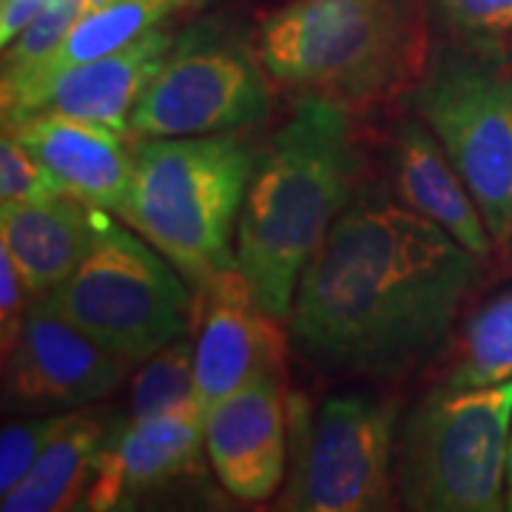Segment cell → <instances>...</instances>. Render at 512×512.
Returning <instances> with one entry per match:
<instances>
[{
  "label": "cell",
  "instance_id": "83f0119b",
  "mask_svg": "<svg viewBox=\"0 0 512 512\" xmlns=\"http://www.w3.org/2000/svg\"><path fill=\"white\" fill-rule=\"evenodd\" d=\"M507 484H510V493H507V507L512 510V447H510V476H507Z\"/></svg>",
  "mask_w": 512,
  "mask_h": 512
},
{
  "label": "cell",
  "instance_id": "ac0fdd59",
  "mask_svg": "<svg viewBox=\"0 0 512 512\" xmlns=\"http://www.w3.org/2000/svg\"><path fill=\"white\" fill-rule=\"evenodd\" d=\"M106 410H72V419L49 441L15 490L0 495L3 512L83 510L94 458L120 427Z\"/></svg>",
  "mask_w": 512,
  "mask_h": 512
},
{
  "label": "cell",
  "instance_id": "4316f807",
  "mask_svg": "<svg viewBox=\"0 0 512 512\" xmlns=\"http://www.w3.org/2000/svg\"><path fill=\"white\" fill-rule=\"evenodd\" d=\"M49 3L52 0H3V9H0V40H3V46H9L29 23H35Z\"/></svg>",
  "mask_w": 512,
  "mask_h": 512
},
{
  "label": "cell",
  "instance_id": "8992f818",
  "mask_svg": "<svg viewBox=\"0 0 512 512\" xmlns=\"http://www.w3.org/2000/svg\"><path fill=\"white\" fill-rule=\"evenodd\" d=\"M131 365L191 330L194 288L137 231L106 217L89 256L43 296Z\"/></svg>",
  "mask_w": 512,
  "mask_h": 512
},
{
  "label": "cell",
  "instance_id": "7402d4cb",
  "mask_svg": "<svg viewBox=\"0 0 512 512\" xmlns=\"http://www.w3.org/2000/svg\"><path fill=\"white\" fill-rule=\"evenodd\" d=\"M92 12L89 0H52L35 23H29L3 52V80L35 69L52 57L72 35V29Z\"/></svg>",
  "mask_w": 512,
  "mask_h": 512
},
{
  "label": "cell",
  "instance_id": "6da1fadb",
  "mask_svg": "<svg viewBox=\"0 0 512 512\" xmlns=\"http://www.w3.org/2000/svg\"><path fill=\"white\" fill-rule=\"evenodd\" d=\"M441 225L365 194L339 214L305 265L288 330L313 367L350 376H399L444 342L478 274Z\"/></svg>",
  "mask_w": 512,
  "mask_h": 512
},
{
  "label": "cell",
  "instance_id": "3957f363",
  "mask_svg": "<svg viewBox=\"0 0 512 512\" xmlns=\"http://www.w3.org/2000/svg\"><path fill=\"white\" fill-rule=\"evenodd\" d=\"M256 55L279 86L345 109L370 106L424 74L421 0H288L262 20Z\"/></svg>",
  "mask_w": 512,
  "mask_h": 512
},
{
  "label": "cell",
  "instance_id": "7c38bea8",
  "mask_svg": "<svg viewBox=\"0 0 512 512\" xmlns=\"http://www.w3.org/2000/svg\"><path fill=\"white\" fill-rule=\"evenodd\" d=\"M171 46V32L157 26L117 52L74 63L15 89H3V126L49 111L128 134L131 111L146 92L148 80L163 66Z\"/></svg>",
  "mask_w": 512,
  "mask_h": 512
},
{
  "label": "cell",
  "instance_id": "484cf974",
  "mask_svg": "<svg viewBox=\"0 0 512 512\" xmlns=\"http://www.w3.org/2000/svg\"><path fill=\"white\" fill-rule=\"evenodd\" d=\"M29 285L20 274L18 262L0 245V336H3V353L15 345L23 316L29 311Z\"/></svg>",
  "mask_w": 512,
  "mask_h": 512
},
{
  "label": "cell",
  "instance_id": "4fadbf2b",
  "mask_svg": "<svg viewBox=\"0 0 512 512\" xmlns=\"http://www.w3.org/2000/svg\"><path fill=\"white\" fill-rule=\"evenodd\" d=\"M205 413L185 404L148 419H123L94 458L83 510H117L128 498L194 470L205 447Z\"/></svg>",
  "mask_w": 512,
  "mask_h": 512
},
{
  "label": "cell",
  "instance_id": "7a4b0ae2",
  "mask_svg": "<svg viewBox=\"0 0 512 512\" xmlns=\"http://www.w3.org/2000/svg\"><path fill=\"white\" fill-rule=\"evenodd\" d=\"M350 109L305 94L262 154L237 225L239 271L256 302L288 322L299 276L350 205L362 154Z\"/></svg>",
  "mask_w": 512,
  "mask_h": 512
},
{
  "label": "cell",
  "instance_id": "30bf717a",
  "mask_svg": "<svg viewBox=\"0 0 512 512\" xmlns=\"http://www.w3.org/2000/svg\"><path fill=\"white\" fill-rule=\"evenodd\" d=\"M282 325L256 302L237 262L194 285L188 333L194 342V390L205 416L254 379H285Z\"/></svg>",
  "mask_w": 512,
  "mask_h": 512
},
{
  "label": "cell",
  "instance_id": "44dd1931",
  "mask_svg": "<svg viewBox=\"0 0 512 512\" xmlns=\"http://www.w3.org/2000/svg\"><path fill=\"white\" fill-rule=\"evenodd\" d=\"M185 404H197L194 390V342L174 339L151 353L131 382L128 419H148Z\"/></svg>",
  "mask_w": 512,
  "mask_h": 512
},
{
  "label": "cell",
  "instance_id": "ba28073f",
  "mask_svg": "<svg viewBox=\"0 0 512 512\" xmlns=\"http://www.w3.org/2000/svg\"><path fill=\"white\" fill-rule=\"evenodd\" d=\"M265 74L256 49L239 35L217 20L197 23L174 37L131 111L128 134L140 140L202 137L254 126L271 103Z\"/></svg>",
  "mask_w": 512,
  "mask_h": 512
},
{
  "label": "cell",
  "instance_id": "52a82bcc",
  "mask_svg": "<svg viewBox=\"0 0 512 512\" xmlns=\"http://www.w3.org/2000/svg\"><path fill=\"white\" fill-rule=\"evenodd\" d=\"M416 109L470 188L495 251L512 262V60L441 52L416 89Z\"/></svg>",
  "mask_w": 512,
  "mask_h": 512
},
{
  "label": "cell",
  "instance_id": "8fae6325",
  "mask_svg": "<svg viewBox=\"0 0 512 512\" xmlns=\"http://www.w3.org/2000/svg\"><path fill=\"white\" fill-rule=\"evenodd\" d=\"M3 362L6 393L40 410H72L97 402L123 382L131 367L128 359L77 328L43 296L32 299Z\"/></svg>",
  "mask_w": 512,
  "mask_h": 512
},
{
  "label": "cell",
  "instance_id": "9c48e42d",
  "mask_svg": "<svg viewBox=\"0 0 512 512\" xmlns=\"http://www.w3.org/2000/svg\"><path fill=\"white\" fill-rule=\"evenodd\" d=\"M396 402L330 396L316 413L296 481V504L311 512H373L393 501Z\"/></svg>",
  "mask_w": 512,
  "mask_h": 512
},
{
  "label": "cell",
  "instance_id": "9a60e30c",
  "mask_svg": "<svg viewBox=\"0 0 512 512\" xmlns=\"http://www.w3.org/2000/svg\"><path fill=\"white\" fill-rule=\"evenodd\" d=\"M3 131H12L66 194L103 211H120L134 174V154L123 146L126 134L49 111L23 117Z\"/></svg>",
  "mask_w": 512,
  "mask_h": 512
},
{
  "label": "cell",
  "instance_id": "5b68a950",
  "mask_svg": "<svg viewBox=\"0 0 512 512\" xmlns=\"http://www.w3.org/2000/svg\"><path fill=\"white\" fill-rule=\"evenodd\" d=\"M512 379L441 384L396 441V484L410 510L493 512L510 476Z\"/></svg>",
  "mask_w": 512,
  "mask_h": 512
},
{
  "label": "cell",
  "instance_id": "5bb4252c",
  "mask_svg": "<svg viewBox=\"0 0 512 512\" xmlns=\"http://www.w3.org/2000/svg\"><path fill=\"white\" fill-rule=\"evenodd\" d=\"M285 379L262 376L211 407L205 456L220 484L242 501H265L285 473Z\"/></svg>",
  "mask_w": 512,
  "mask_h": 512
},
{
  "label": "cell",
  "instance_id": "d4e9b609",
  "mask_svg": "<svg viewBox=\"0 0 512 512\" xmlns=\"http://www.w3.org/2000/svg\"><path fill=\"white\" fill-rule=\"evenodd\" d=\"M439 6L464 35L478 40L512 35V0H439Z\"/></svg>",
  "mask_w": 512,
  "mask_h": 512
},
{
  "label": "cell",
  "instance_id": "603a6c76",
  "mask_svg": "<svg viewBox=\"0 0 512 512\" xmlns=\"http://www.w3.org/2000/svg\"><path fill=\"white\" fill-rule=\"evenodd\" d=\"M72 419V410L66 413H43L37 419L18 421L3 427L0 436V495L15 490L23 476L32 470L40 453L49 447V441Z\"/></svg>",
  "mask_w": 512,
  "mask_h": 512
},
{
  "label": "cell",
  "instance_id": "d6986e66",
  "mask_svg": "<svg viewBox=\"0 0 512 512\" xmlns=\"http://www.w3.org/2000/svg\"><path fill=\"white\" fill-rule=\"evenodd\" d=\"M194 0H109L106 6L89 12L86 18L72 29V35L63 40V46L55 55L37 63L35 69L3 80V89H15L23 83L40 80L46 74H55L66 66L94 60L128 46L131 40L143 37L151 29L163 26L165 20L174 18L177 12L188 9Z\"/></svg>",
  "mask_w": 512,
  "mask_h": 512
},
{
  "label": "cell",
  "instance_id": "cb8c5ba5",
  "mask_svg": "<svg viewBox=\"0 0 512 512\" xmlns=\"http://www.w3.org/2000/svg\"><path fill=\"white\" fill-rule=\"evenodd\" d=\"M63 185L55 174L20 143L12 131L0 140V205L12 202H46L63 197Z\"/></svg>",
  "mask_w": 512,
  "mask_h": 512
},
{
  "label": "cell",
  "instance_id": "e0dca14e",
  "mask_svg": "<svg viewBox=\"0 0 512 512\" xmlns=\"http://www.w3.org/2000/svg\"><path fill=\"white\" fill-rule=\"evenodd\" d=\"M393 180L407 208L441 225L470 254L487 259L495 245L470 188L430 126L404 123L396 134Z\"/></svg>",
  "mask_w": 512,
  "mask_h": 512
},
{
  "label": "cell",
  "instance_id": "2e32d148",
  "mask_svg": "<svg viewBox=\"0 0 512 512\" xmlns=\"http://www.w3.org/2000/svg\"><path fill=\"white\" fill-rule=\"evenodd\" d=\"M109 211L63 194L0 205V245L18 262L32 296H46L89 256Z\"/></svg>",
  "mask_w": 512,
  "mask_h": 512
},
{
  "label": "cell",
  "instance_id": "277c9868",
  "mask_svg": "<svg viewBox=\"0 0 512 512\" xmlns=\"http://www.w3.org/2000/svg\"><path fill=\"white\" fill-rule=\"evenodd\" d=\"M254 177V157L234 137H154L134 151L117 217L200 285L237 262L231 239Z\"/></svg>",
  "mask_w": 512,
  "mask_h": 512
},
{
  "label": "cell",
  "instance_id": "ffe728a7",
  "mask_svg": "<svg viewBox=\"0 0 512 512\" xmlns=\"http://www.w3.org/2000/svg\"><path fill=\"white\" fill-rule=\"evenodd\" d=\"M512 379V288L484 302L467 322L461 356L447 384H498Z\"/></svg>",
  "mask_w": 512,
  "mask_h": 512
}]
</instances>
